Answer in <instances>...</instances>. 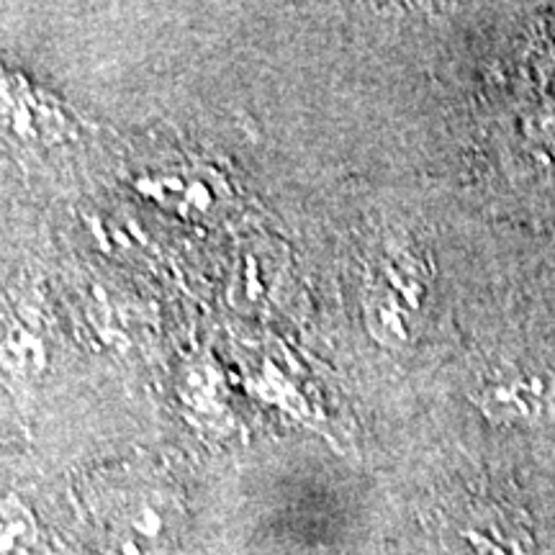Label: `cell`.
<instances>
[{"mask_svg":"<svg viewBox=\"0 0 555 555\" xmlns=\"http://www.w3.org/2000/svg\"><path fill=\"white\" fill-rule=\"evenodd\" d=\"M88 515L108 555H165L178 538L176 491L142 468H119L93 478Z\"/></svg>","mask_w":555,"mask_h":555,"instance_id":"cell-1","label":"cell"}]
</instances>
